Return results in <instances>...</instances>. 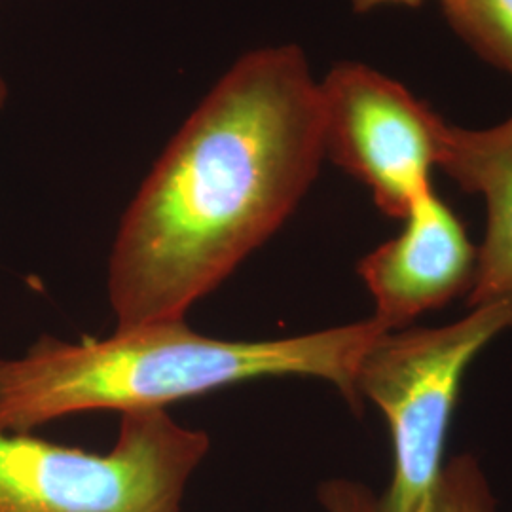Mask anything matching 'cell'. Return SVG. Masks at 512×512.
Instances as JSON below:
<instances>
[{
  "instance_id": "1",
  "label": "cell",
  "mask_w": 512,
  "mask_h": 512,
  "mask_svg": "<svg viewBox=\"0 0 512 512\" xmlns=\"http://www.w3.org/2000/svg\"><path fill=\"white\" fill-rule=\"evenodd\" d=\"M325 158L304 52L264 46L205 95L148 173L109 260L116 329L184 321L291 217Z\"/></svg>"
},
{
  "instance_id": "2",
  "label": "cell",
  "mask_w": 512,
  "mask_h": 512,
  "mask_svg": "<svg viewBox=\"0 0 512 512\" xmlns=\"http://www.w3.org/2000/svg\"><path fill=\"white\" fill-rule=\"evenodd\" d=\"M374 319L277 340H220L184 321L114 330L109 338H40L18 359H0V431L31 433L86 412L164 410L260 378L308 376L334 385L355 410L357 372L385 332Z\"/></svg>"
},
{
  "instance_id": "3",
  "label": "cell",
  "mask_w": 512,
  "mask_h": 512,
  "mask_svg": "<svg viewBox=\"0 0 512 512\" xmlns=\"http://www.w3.org/2000/svg\"><path fill=\"white\" fill-rule=\"evenodd\" d=\"M209 448L164 410L122 414L105 454L0 431V512H183Z\"/></svg>"
},
{
  "instance_id": "4",
  "label": "cell",
  "mask_w": 512,
  "mask_h": 512,
  "mask_svg": "<svg viewBox=\"0 0 512 512\" xmlns=\"http://www.w3.org/2000/svg\"><path fill=\"white\" fill-rule=\"evenodd\" d=\"M511 327L509 294L473 306L452 325L385 330L368 346L357 393L382 410L393 442V476L378 499L380 512H414L433 492L461 378L476 353Z\"/></svg>"
},
{
  "instance_id": "5",
  "label": "cell",
  "mask_w": 512,
  "mask_h": 512,
  "mask_svg": "<svg viewBox=\"0 0 512 512\" xmlns=\"http://www.w3.org/2000/svg\"><path fill=\"white\" fill-rule=\"evenodd\" d=\"M325 156L365 184L391 219L431 190L446 122L393 78L338 63L321 82Z\"/></svg>"
},
{
  "instance_id": "6",
  "label": "cell",
  "mask_w": 512,
  "mask_h": 512,
  "mask_svg": "<svg viewBox=\"0 0 512 512\" xmlns=\"http://www.w3.org/2000/svg\"><path fill=\"white\" fill-rule=\"evenodd\" d=\"M395 236L359 262V275L372 294L374 319L399 330L473 289L478 251L458 215L435 190L423 192L404 215Z\"/></svg>"
},
{
  "instance_id": "7",
  "label": "cell",
  "mask_w": 512,
  "mask_h": 512,
  "mask_svg": "<svg viewBox=\"0 0 512 512\" xmlns=\"http://www.w3.org/2000/svg\"><path fill=\"white\" fill-rule=\"evenodd\" d=\"M439 167L488 207L469 306L512 294V116L494 128L444 126Z\"/></svg>"
},
{
  "instance_id": "8",
  "label": "cell",
  "mask_w": 512,
  "mask_h": 512,
  "mask_svg": "<svg viewBox=\"0 0 512 512\" xmlns=\"http://www.w3.org/2000/svg\"><path fill=\"white\" fill-rule=\"evenodd\" d=\"M442 6L476 54L512 74V0H442Z\"/></svg>"
},
{
  "instance_id": "9",
  "label": "cell",
  "mask_w": 512,
  "mask_h": 512,
  "mask_svg": "<svg viewBox=\"0 0 512 512\" xmlns=\"http://www.w3.org/2000/svg\"><path fill=\"white\" fill-rule=\"evenodd\" d=\"M495 501L486 476L471 456L444 465L433 492L414 512H494Z\"/></svg>"
},
{
  "instance_id": "10",
  "label": "cell",
  "mask_w": 512,
  "mask_h": 512,
  "mask_svg": "<svg viewBox=\"0 0 512 512\" xmlns=\"http://www.w3.org/2000/svg\"><path fill=\"white\" fill-rule=\"evenodd\" d=\"M319 501L327 512H380L378 499L366 486L334 478L319 488Z\"/></svg>"
},
{
  "instance_id": "11",
  "label": "cell",
  "mask_w": 512,
  "mask_h": 512,
  "mask_svg": "<svg viewBox=\"0 0 512 512\" xmlns=\"http://www.w3.org/2000/svg\"><path fill=\"white\" fill-rule=\"evenodd\" d=\"M353 2V8L357 12H368V10H374V8H380V6H420L425 0H351Z\"/></svg>"
},
{
  "instance_id": "12",
  "label": "cell",
  "mask_w": 512,
  "mask_h": 512,
  "mask_svg": "<svg viewBox=\"0 0 512 512\" xmlns=\"http://www.w3.org/2000/svg\"><path fill=\"white\" fill-rule=\"evenodd\" d=\"M6 99H8V86H6V82H4V78L0 74V109L4 107Z\"/></svg>"
}]
</instances>
